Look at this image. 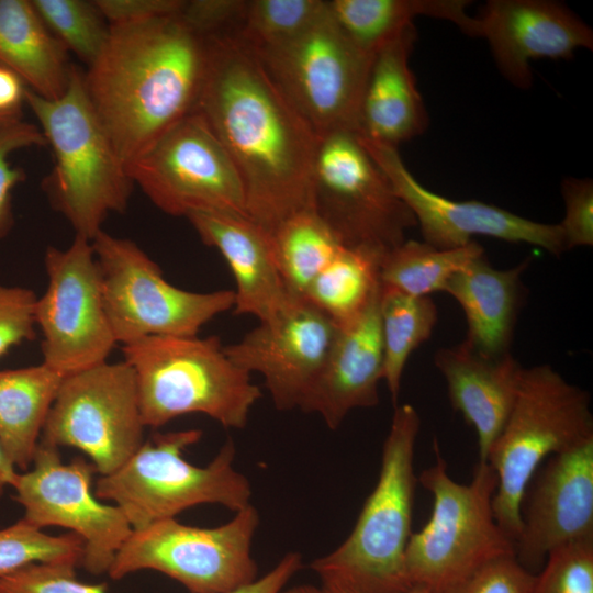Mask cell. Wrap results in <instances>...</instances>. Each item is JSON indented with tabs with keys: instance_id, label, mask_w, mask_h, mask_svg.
I'll return each instance as SVG.
<instances>
[{
	"instance_id": "obj_1",
	"label": "cell",
	"mask_w": 593,
	"mask_h": 593,
	"mask_svg": "<svg viewBox=\"0 0 593 593\" xmlns=\"http://www.w3.org/2000/svg\"><path fill=\"white\" fill-rule=\"evenodd\" d=\"M206 38V64L194 109L232 158L246 214L270 233L312 209L314 131L235 33Z\"/></svg>"
},
{
	"instance_id": "obj_2",
	"label": "cell",
	"mask_w": 593,
	"mask_h": 593,
	"mask_svg": "<svg viewBox=\"0 0 593 593\" xmlns=\"http://www.w3.org/2000/svg\"><path fill=\"white\" fill-rule=\"evenodd\" d=\"M205 64L206 38L179 13L110 25L102 51L82 77L126 167L194 112Z\"/></svg>"
},
{
	"instance_id": "obj_3",
	"label": "cell",
	"mask_w": 593,
	"mask_h": 593,
	"mask_svg": "<svg viewBox=\"0 0 593 593\" xmlns=\"http://www.w3.org/2000/svg\"><path fill=\"white\" fill-rule=\"evenodd\" d=\"M25 104L53 150L44 188L75 235L92 240L110 213L126 210L134 183L89 101L82 72L72 66L68 87L57 99L27 88Z\"/></svg>"
},
{
	"instance_id": "obj_4",
	"label": "cell",
	"mask_w": 593,
	"mask_h": 593,
	"mask_svg": "<svg viewBox=\"0 0 593 593\" xmlns=\"http://www.w3.org/2000/svg\"><path fill=\"white\" fill-rule=\"evenodd\" d=\"M421 418L411 404L394 406L383 444L378 482L367 497L349 536L311 568L358 593H405L412 585L405 550L418 478L414 450Z\"/></svg>"
},
{
	"instance_id": "obj_5",
	"label": "cell",
	"mask_w": 593,
	"mask_h": 593,
	"mask_svg": "<svg viewBox=\"0 0 593 593\" xmlns=\"http://www.w3.org/2000/svg\"><path fill=\"white\" fill-rule=\"evenodd\" d=\"M122 353L134 372L145 426L201 413L226 428L242 429L261 396L217 336H148L122 345Z\"/></svg>"
},
{
	"instance_id": "obj_6",
	"label": "cell",
	"mask_w": 593,
	"mask_h": 593,
	"mask_svg": "<svg viewBox=\"0 0 593 593\" xmlns=\"http://www.w3.org/2000/svg\"><path fill=\"white\" fill-rule=\"evenodd\" d=\"M435 452V463L418 477L433 495L432 515L410 537L405 569L411 585L455 593L489 562L514 555V541L493 514L497 475L491 466L479 461L471 481L459 483L448 474L436 443Z\"/></svg>"
},
{
	"instance_id": "obj_7",
	"label": "cell",
	"mask_w": 593,
	"mask_h": 593,
	"mask_svg": "<svg viewBox=\"0 0 593 593\" xmlns=\"http://www.w3.org/2000/svg\"><path fill=\"white\" fill-rule=\"evenodd\" d=\"M591 438L590 393L549 365L524 368L512 411L486 460L497 475L493 514L513 541L522 528L525 491L541 461Z\"/></svg>"
},
{
	"instance_id": "obj_8",
	"label": "cell",
	"mask_w": 593,
	"mask_h": 593,
	"mask_svg": "<svg viewBox=\"0 0 593 593\" xmlns=\"http://www.w3.org/2000/svg\"><path fill=\"white\" fill-rule=\"evenodd\" d=\"M201 435L199 429L155 434L118 470L98 479L94 495L120 507L133 529L175 518L198 504H220L235 512L246 507L251 486L233 466L232 439L205 467L183 458V450Z\"/></svg>"
},
{
	"instance_id": "obj_9",
	"label": "cell",
	"mask_w": 593,
	"mask_h": 593,
	"mask_svg": "<svg viewBox=\"0 0 593 593\" xmlns=\"http://www.w3.org/2000/svg\"><path fill=\"white\" fill-rule=\"evenodd\" d=\"M311 190L312 209L342 246L381 259L417 225L355 131L317 136Z\"/></svg>"
},
{
	"instance_id": "obj_10",
	"label": "cell",
	"mask_w": 593,
	"mask_h": 593,
	"mask_svg": "<svg viewBox=\"0 0 593 593\" xmlns=\"http://www.w3.org/2000/svg\"><path fill=\"white\" fill-rule=\"evenodd\" d=\"M91 244L116 343L125 345L148 336H197L212 318L233 309L234 291L180 289L131 239L102 230Z\"/></svg>"
},
{
	"instance_id": "obj_11",
	"label": "cell",
	"mask_w": 593,
	"mask_h": 593,
	"mask_svg": "<svg viewBox=\"0 0 593 593\" xmlns=\"http://www.w3.org/2000/svg\"><path fill=\"white\" fill-rule=\"evenodd\" d=\"M282 94L315 135L358 133L373 56L357 47L326 13L299 36L256 53Z\"/></svg>"
},
{
	"instance_id": "obj_12",
	"label": "cell",
	"mask_w": 593,
	"mask_h": 593,
	"mask_svg": "<svg viewBox=\"0 0 593 593\" xmlns=\"http://www.w3.org/2000/svg\"><path fill=\"white\" fill-rule=\"evenodd\" d=\"M259 515L251 505L227 523L202 528L167 518L133 529L108 573L111 579L156 570L191 593H228L256 580L251 544Z\"/></svg>"
},
{
	"instance_id": "obj_13",
	"label": "cell",
	"mask_w": 593,
	"mask_h": 593,
	"mask_svg": "<svg viewBox=\"0 0 593 593\" xmlns=\"http://www.w3.org/2000/svg\"><path fill=\"white\" fill-rule=\"evenodd\" d=\"M134 184L163 212L246 215L238 171L198 112L165 132L127 167Z\"/></svg>"
},
{
	"instance_id": "obj_14",
	"label": "cell",
	"mask_w": 593,
	"mask_h": 593,
	"mask_svg": "<svg viewBox=\"0 0 593 593\" xmlns=\"http://www.w3.org/2000/svg\"><path fill=\"white\" fill-rule=\"evenodd\" d=\"M144 427L132 368L105 361L63 379L40 441L77 448L108 475L139 449Z\"/></svg>"
},
{
	"instance_id": "obj_15",
	"label": "cell",
	"mask_w": 593,
	"mask_h": 593,
	"mask_svg": "<svg viewBox=\"0 0 593 593\" xmlns=\"http://www.w3.org/2000/svg\"><path fill=\"white\" fill-rule=\"evenodd\" d=\"M47 287L35 305L43 362L64 377L108 361L118 344L102 294L91 240L75 235L45 253Z\"/></svg>"
},
{
	"instance_id": "obj_16",
	"label": "cell",
	"mask_w": 593,
	"mask_h": 593,
	"mask_svg": "<svg viewBox=\"0 0 593 593\" xmlns=\"http://www.w3.org/2000/svg\"><path fill=\"white\" fill-rule=\"evenodd\" d=\"M32 466L13 486V499L24 507L22 519L37 528L70 529L83 540L85 569L92 574L108 572L133 527L120 507L93 495V463L82 457L64 463L57 447L40 441Z\"/></svg>"
},
{
	"instance_id": "obj_17",
	"label": "cell",
	"mask_w": 593,
	"mask_h": 593,
	"mask_svg": "<svg viewBox=\"0 0 593 593\" xmlns=\"http://www.w3.org/2000/svg\"><path fill=\"white\" fill-rule=\"evenodd\" d=\"M358 137L414 215L423 242L428 245L438 249L459 248L481 235L534 245L553 256L568 251L559 223L535 222L493 204L456 201L437 194L415 179L396 147Z\"/></svg>"
},
{
	"instance_id": "obj_18",
	"label": "cell",
	"mask_w": 593,
	"mask_h": 593,
	"mask_svg": "<svg viewBox=\"0 0 593 593\" xmlns=\"http://www.w3.org/2000/svg\"><path fill=\"white\" fill-rule=\"evenodd\" d=\"M337 332V325L305 298L292 295L272 317L224 346L239 368L264 377L280 411L300 407L317 377Z\"/></svg>"
},
{
	"instance_id": "obj_19",
	"label": "cell",
	"mask_w": 593,
	"mask_h": 593,
	"mask_svg": "<svg viewBox=\"0 0 593 593\" xmlns=\"http://www.w3.org/2000/svg\"><path fill=\"white\" fill-rule=\"evenodd\" d=\"M527 491L514 555L533 573L553 549L593 537V438L549 456Z\"/></svg>"
},
{
	"instance_id": "obj_20",
	"label": "cell",
	"mask_w": 593,
	"mask_h": 593,
	"mask_svg": "<svg viewBox=\"0 0 593 593\" xmlns=\"http://www.w3.org/2000/svg\"><path fill=\"white\" fill-rule=\"evenodd\" d=\"M474 36L486 40L501 75L519 89L533 83L532 60L593 48L592 29L552 0H490L475 16Z\"/></svg>"
},
{
	"instance_id": "obj_21",
	"label": "cell",
	"mask_w": 593,
	"mask_h": 593,
	"mask_svg": "<svg viewBox=\"0 0 593 593\" xmlns=\"http://www.w3.org/2000/svg\"><path fill=\"white\" fill-rule=\"evenodd\" d=\"M380 292L354 321L337 326L326 359L300 409L318 414L336 429L347 414L379 403L383 378Z\"/></svg>"
},
{
	"instance_id": "obj_22",
	"label": "cell",
	"mask_w": 593,
	"mask_h": 593,
	"mask_svg": "<svg viewBox=\"0 0 593 593\" xmlns=\"http://www.w3.org/2000/svg\"><path fill=\"white\" fill-rule=\"evenodd\" d=\"M187 219L201 240L216 248L230 267L236 284L235 314L266 321L291 299L269 231L240 214L194 213Z\"/></svg>"
},
{
	"instance_id": "obj_23",
	"label": "cell",
	"mask_w": 593,
	"mask_h": 593,
	"mask_svg": "<svg viewBox=\"0 0 593 593\" xmlns=\"http://www.w3.org/2000/svg\"><path fill=\"white\" fill-rule=\"evenodd\" d=\"M434 362L451 406L477 432L479 461L486 462L514 405L524 367L511 353L490 357L465 342L437 349Z\"/></svg>"
},
{
	"instance_id": "obj_24",
	"label": "cell",
	"mask_w": 593,
	"mask_h": 593,
	"mask_svg": "<svg viewBox=\"0 0 593 593\" xmlns=\"http://www.w3.org/2000/svg\"><path fill=\"white\" fill-rule=\"evenodd\" d=\"M416 36L412 24L374 54L360 107V136L398 148L427 128L428 114L410 68Z\"/></svg>"
},
{
	"instance_id": "obj_25",
	"label": "cell",
	"mask_w": 593,
	"mask_h": 593,
	"mask_svg": "<svg viewBox=\"0 0 593 593\" xmlns=\"http://www.w3.org/2000/svg\"><path fill=\"white\" fill-rule=\"evenodd\" d=\"M529 258L497 269L485 254L455 273L445 288L461 306L467 321L465 343L478 353L500 357L510 351L523 300L521 277Z\"/></svg>"
},
{
	"instance_id": "obj_26",
	"label": "cell",
	"mask_w": 593,
	"mask_h": 593,
	"mask_svg": "<svg viewBox=\"0 0 593 593\" xmlns=\"http://www.w3.org/2000/svg\"><path fill=\"white\" fill-rule=\"evenodd\" d=\"M0 64L48 100L65 93L72 68L68 51L44 24L31 0H0Z\"/></svg>"
},
{
	"instance_id": "obj_27",
	"label": "cell",
	"mask_w": 593,
	"mask_h": 593,
	"mask_svg": "<svg viewBox=\"0 0 593 593\" xmlns=\"http://www.w3.org/2000/svg\"><path fill=\"white\" fill-rule=\"evenodd\" d=\"M64 378L44 362L0 370V444L14 467L32 465Z\"/></svg>"
},
{
	"instance_id": "obj_28",
	"label": "cell",
	"mask_w": 593,
	"mask_h": 593,
	"mask_svg": "<svg viewBox=\"0 0 593 593\" xmlns=\"http://www.w3.org/2000/svg\"><path fill=\"white\" fill-rule=\"evenodd\" d=\"M466 0H332L328 10L346 36L362 52L374 54L418 16L452 22L474 36L475 18Z\"/></svg>"
},
{
	"instance_id": "obj_29",
	"label": "cell",
	"mask_w": 593,
	"mask_h": 593,
	"mask_svg": "<svg viewBox=\"0 0 593 593\" xmlns=\"http://www.w3.org/2000/svg\"><path fill=\"white\" fill-rule=\"evenodd\" d=\"M380 261L371 253L342 246L303 298L337 326L347 324L362 314L379 293Z\"/></svg>"
},
{
	"instance_id": "obj_30",
	"label": "cell",
	"mask_w": 593,
	"mask_h": 593,
	"mask_svg": "<svg viewBox=\"0 0 593 593\" xmlns=\"http://www.w3.org/2000/svg\"><path fill=\"white\" fill-rule=\"evenodd\" d=\"M379 306L382 380L396 406L406 362L411 354L432 336L438 321V310L430 296H412L382 286Z\"/></svg>"
},
{
	"instance_id": "obj_31",
	"label": "cell",
	"mask_w": 593,
	"mask_h": 593,
	"mask_svg": "<svg viewBox=\"0 0 593 593\" xmlns=\"http://www.w3.org/2000/svg\"><path fill=\"white\" fill-rule=\"evenodd\" d=\"M483 254L474 240L459 248L438 249L423 240L405 239L382 257L380 282L412 296H430L445 291L455 273Z\"/></svg>"
},
{
	"instance_id": "obj_32",
	"label": "cell",
	"mask_w": 593,
	"mask_h": 593,
	"mask_svg": "<svg viewBox=\"0 0 593 593\" xmlns=\"http://www.w3.org/2000/svg\"><path fill=\"white\" fill-rule=\"evenodd\" d=\"M271 236L284 284L292 295L302 298L342 247L313 209L289 216L271 232Z\"/></svg>"
},
{
	"instance_id": "obj_33",
	"label": "cell",
	"mask_w": 593,
	"mask_h": 593,
	"mask_svg": "<svg viewBox=\"0 0 593 593\" xmlns=\"http://www.w3.org/2000/svg\"><path fill=\"white\" fill-rule=\"evenodd\" d=\"M327 11L322 0H247L235 31L255 53L281 45L315 24Z\"/></svg>"
},
{
	"instance_id": "obj_34",
	"label": "cell",
	"mask_w": 593,
	"mask_h": 593,
	"mask_svg": "<svg viewBox=\"0 0 593 593\" xmlns=\"http://www.w3.org/2000/svg\"><path fill=\"white\" fill-rule=\"evenodd\" d=\"M37 14L53 35L90 66L102 51L109 23L93 1L31 0Z\"/></svg>"
},
{
	"instance_id": "obj_35",
	"label": "cell",
	"mask_w": 593,
	"mask_h": 593,
	"mask_svg": "<svg viewBox=\"0 0 593 593\" xmlns=\"http://www.w3.org/2000/svg\"><path fill=\"white\" fill-rule=\"evenodd\" d=\"M83 540L75 533L52 536L24 519L0 529V577L31 563H81Z\"/></svg>"
},
{
	"instance_id": "obj_36",
	"label": "cell",
	"mask_w": 593,
	"mask_h": 593,
	"mask_svg": "<svg viewBox=\"0 0 593 593\" xmlns=\"http://www.w3.org/2000/svg\"><path fill=\"white\" fill-rule=\"evenodd\" d=\"M527 593H593V537L550 551Z\"/></svg>"
},
{
	"instance_id": "obj_37",
	"label": "cell",
	"mask_w": 593,
	"mask_h": 593,
	"mask_svg": "<svg viewBox=\"0 0 593 593\" xmlns=\"http://www.w3.org/2000/svg\"><path fill=\"white\" fill-rule=\"evenodd\" d=\"M0 593H107V585L79 581L74 563L38 562L0 577Z\"/></svg>"
},
{
	"instance_id": "obj_38",
	"label": "cell",
	"mask_w": 593,
	"mask_h": 593,
	"mask_svg": "<svg viewBox=\"0 0 593 593\" xmlns=\"http://www.w3.org/2000/svg\"><path fill=\"white\" fill-rule=\"evenodd\" d=\"M46 145L37 125L24 120L0 132V239L13 225L12 191L24 179L23 170L10 163V155L29 147Z\"/></svg>"
},
{
	"instance_id": "obj_39",
	"label": "cell",
	"mask_w": 593,
	"mask_h": 593,
	"mask_svg": "<svg viewBox=\"0 0 593 593\" xmlns=\"http://www.w3.org/2000/svg\"><path fill=\"white\" fill-rule=\"evenodd\" d=\"M566 213L559 223L567 249L593 245V181L568 177L561 181Z\"/></svg>"
},
{
	"instance_id": "obj_40",
	"label": "cell",
	"mask_w": 593,
	"mask_h": 593,
	"mask_svg": "<svg viewBox=\"0 0 593 593\" xmlns=\"http://www.w3.org/2000/svg\"><path fill=\"white\" fill-rule=\"evenodd\" d=\"M36 300L31 289L0 284V357L35 337Z\"/></svg>"
},
{
	"instance_id": "obj_41",
	"label": "cell",
	"mask_w": 593,
	"mask_h": 593,
	"mask_svg": "<svg viewBox=\"0 0 593 593\" xmlns=\"http://www.w3.org/2000/svg\"><path fill=\"white\" fill-rule=\"evenodd\" d=\"M247 0H191L184 1L179 12L181 20L197 34L209 37L235 31Z\"/></svg>"
},
{
	"instance_id": "obj_42",
	"label": "cell",
	"mask_w": 593,
	"mask_h": 593,
	"mask_svg": "<svg viewBox=\"0 0 593 593\" xmlns=\"http://www.w3.org/2000/svg\"><path fill=\"white\" fill-rule=\"evenodd\" d=\"M534 578L514 555H508L485 564L455 593H527Z\"/></svg>"
},
{
	"instance_id": "obj_43",
	"label": "cell",
	"mask_w": 593,
	"mask_h": 593,
	"mask_svg": "<svg viewBox=\"0 0 593 593\" xmlns=\"http://www.w3.org/2000/svg\"><path fill=\"white\" fill-rule=\"evenodd\" d=\"M109 25L125 24L178 14L183 0H94Z\"/></svg>"
},
{
	"instance_id": "obj_44",
	"label": "cell",
	"mask_w": 593,
	"mask_h": 593,
	"mask_svg": "<svg viewBox=\"0 0 593 593\" xmlns=\"http://www.w3.org/2000/svg\"><path fill=\"white\" fill-rule=\"evenodd\" d=\"M27 87L0 64V132L23 120Z\"/></svg>"
},
{
	"instance_id": "obj_45",
	"label": "cell",
	"mask_w": 593,
	"mask_h": 593,
	"mask_svg": "<svg viewBox=\"0 0 593 593\" xmlns=\"http://www.w3.org/2000/svg\"><path fill=\"white\" fill-rule=\"evenodd\" d=\"M302 558L299 552L286 553L282 559L262 578L243 585L228 593H280L289 580L301 569Z\"/></svg>"
},
{
	"instance_id": "obj_46",
	"label": "cell",
	"mask_w": 593,
	"mask_h": 593,
	"mask_svg": "<svg viewBox=\"0 0 593 593\" xmlns=\"http://www.w3.org/2000/svg\"><path fill=\"white\" fill-rule=\"evenodd\" d=\"M19 473L0 444V497L8 486H14Z\"/></svg>"
},
{
	"instance_id": "obj_47",
	"label": "cell",
	"mask_w": 593,
	"mask_h": 593,
	"mask_svg": "<svg viewBox=\"0 0 593 593\" xmlns=\"http://www.w3.org/2000/svg\"><path fill=\"white\" fill-rule=\"evenodd\" d=\"M323 593H358L355 590L350 589L347 585H344L339 582L333 580H322ZM405 593H429L422 586L412 585Z\"/></svg>"
},
{
	"instance_id": "obj_48",
	"label": "cell",
	"mask_w": 593,
	"mask_h": 593,
	"mask_svg": "<svg viewBox=\"0 0 593 593\" xmlns=\"http://www.w3.org/2000/svg\"><path fill=\"white\" fill-rule=\"evenodd\" d=\"M280 593H323L321 589H317L313 585L303 584L293 586L288 590H282Z\"/></svg>"
}]
</instances>
